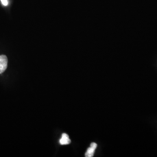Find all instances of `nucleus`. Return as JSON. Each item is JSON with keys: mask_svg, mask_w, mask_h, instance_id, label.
I'll return each instance as SVG.
<instances>
[{"mask_svg": "<svg viewBox=\"0 0 157 157\" xmlns=\"http://www.w3.org/2000/svg\"><path fill=\"white\" fill-rule=\"evenodd\" d=\"M71 141L70 140L69 136L66 133H63L61 139L59 140V143L61 145H67L71 143Z\"/></svg>", "mask_w": 157, "mask_h": 157, "instance_id": "7ed1b4c3", "label": "nucleus"}, {"mask_svg": "<svg viewBox=\"0 0 157 157\" xmlns=\"http://www.w3.org/2000/svg\"><path fill=\"white\" fill-rule=\"evenodd\" d=\"M97 147V144L95 143H92L90 144V147L87 148V151L85 154L86 157H93L94 156V154L95 152V149Z\"/></svg>", "mask_w": 157, "mask_h": 157, "instance_id": "f03ea898", "label": "nucleus"}, {"mask_svg": "<svg viewBox=\"0 0 157 157\" xmlns=\"http://www.w3.org/2000/svg\"><path fill=\"white\" fill-rule=\"evenodd\" d=\"M2 4L4 6H8V0H1Z\"/></svg>", "mask_w": 157, "mask_h": 157, "instance_id": "20e7f679", "label": "nucleus"}, {"mask_svg": "<svg viewBox=\"0 0 157 157\" xmlns=\"http://www.w3.org/2000/svg\"><path fill=\"white\" fill-rule=\"evenodd\" d=\"M8 66V58L6 56H0V74L4 72Z\"/></svg>", "mask_w": 157, "mask_h": 157, "instance_id": "f257e3e1", "label": "nucleus"}]
</instances>
